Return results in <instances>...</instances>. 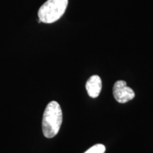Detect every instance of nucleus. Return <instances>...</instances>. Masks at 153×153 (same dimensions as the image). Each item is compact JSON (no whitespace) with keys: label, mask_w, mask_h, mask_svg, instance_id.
Wrapping results in <instances>:
<instances>
[{"label":"nucleus","mask_w":153,"mask_h":153,"mask_svg":"<svg viewBox=\"0 0 153 153\" xmlns=\"http://www.w3.org/2000/svg\"><path fill=\"white\" fill-rule=\"evenodd\" d=\"M68 4V0H48L38 10V22L52 24L57 22L65 14Z\"/></svg>","instance_id":"f03ea898"},{"label":"nucleus","mask_w":153,"mask_h":153,"mask_svg":"<svg viewBox=\"0 0 153 153\" xmlns=\"http://www.w3.org/2000/svg\"><path fill=\"white\" fill-rule=\"evenodd\" d=\"M113 94L115 99L120 104L128 102L135 97V92L123 80L115 82L113 87Z\"/></svg>","instance_id":"7ed1b4c3"},{"label":"nucleus","mask_w":153,"mask_h":153,"mask_svg":"<svg viewBox=\"0 0 153 153\" xmlns=\"http://www.w3.org/2000/svg\"><path fill=\"white\" fill-rule=\"evenodd\" d=\"M106 147L102 144H97L87 150L85 153H104Z\"/></svg>","instance_id":"39448f33"},{"label":"nucleus","mask_w":153,"mask_h":153,"mask_svg":"<svg viewBox=\"0 0 153 153\" xmlns=\"http://www.w3.org/2000/svg\"><path fill=\"white\" fill-rule=\"evenodd\" d=\"M62 122V112L57 101H51L43 113L42 130L44 136L52 138L58 133Z\"/></svg>","instance_id":"f257e3e1"},{"label":"nucleus","mask_w":153,"mask_h":153,"mask_svg":"<svg viewBox=\"0 0 153 153\" xmlns=\"http://www.w3.org/2000/svg\"><path fill=\"white\" fill-rule=\"evenodd\" d=\"M102 89V82L100 76L92 75L86 82V89L88 95L91 98H97L100 94Z\"/></svg>","instance_id":"20e7f679"}]
</instances>
